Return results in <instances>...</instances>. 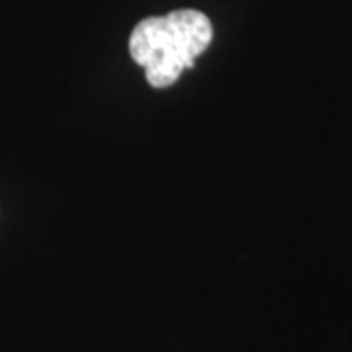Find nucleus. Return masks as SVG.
<instances>
[{
    "mask_svg": "<svg viewBox=\"0 0 352 352\" xmlns=\"http://www.w3.org/2000/svg\"><path fill=\"white\" fill-rule=\"evenodd\" d=\"M212 39L210 18L200 10L184 8L141 20L131 32L129 53L145 69V78L153 88H166L194 67L196 57L210 47Z\"/></svg>",
    "mask_w": 352,
    "mask_h": 352,
    "instance_id": "f257e3e1",
    "label": "nucleus"
}]
</instances>
